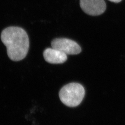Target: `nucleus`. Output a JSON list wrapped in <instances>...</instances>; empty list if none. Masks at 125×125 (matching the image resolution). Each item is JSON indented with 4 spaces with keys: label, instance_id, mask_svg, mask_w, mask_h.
Segmentation results:
<instances>
[{
    "label": "nucleus",
    "instance_id": "nucleus-1",
    "mask_svg": "<svg viewBox=\"0 0 125 125\" xmlns=\"http://www.w3.org/2000/svg\"><path fill=\"white\" fill-rule=\"evenodd\" d=\"M1 40L7 47L9 58L19 61L26 58L29 47V40L26 31L17 27H9L1 34Z\"/></svg>",
    "mask_w": 125,
    "mask_h": 125
},
{
    "label": "nucleus",
    "instance_id": "nucleus-2",
    "mask_svg": "<svg viewBox=\"0 0 125 125\" xmlns=\"http://www.w3.org/2000/svg\"><path fill=\"white\" fill-rule=\"evenodd\" d=\"M83 86L76 83H72L63 86L59 92L61 102L69 107H76L80 105L85 95Z\"/></svg>",
    "mask_w": 125,
    "mask_h": 125
},
{
    "label": "nucleus",
    "instance_id": "nucleus-3",
    "mask_svg": "<svg viewBox=\"0 0 125 125\" xmlns=\"http://www.w3.org/2000/svg\"><path fill=\"white\" fill-rule=\"evenodd\" d=\"M53 48L66 55H77L80 53L82 49L76 42L66 38H58L54 40L51 43Z\"/></svg>",
    "mask_w": 125,
    "mask_h": 125
},
{
    "label": "nucleus",
    "instance_id": "nucleus-4",
    "mask_svg": "<svg viewBox=\"0 0 125 125\" xmlns=\"http://www.w3.org/2000/svg\"><path fill=\"white\" fill-rule=\"evenodd\" d=\"M80 5L85 13L91 16L101 15L106 9L104 0H80Z\"/></svg>",
    "mask_w": 125,
    "mask_h": 125
},
{
    "label": "nucleus",
    "instance_id": "nucleus-5",
    "mask_svg": "<svg viewBox=\"0 0 125 125\" xmlns=\"http://www.w3.org/2000/svg\"><path fill=\"white\" fill-rule=\"evenodd\" d=\"M43 56L47 62L52 64H60L66 61L67 56L58 50L48 48L45 50Z\"/></svg>",
    "mask_w": 125,
    "mask_h": 125
},
{
    "label": "nucleus",
    "instance_id": "nucleus-6",
    "mask_svg": "<svg viewBox=\"0 0 125 125\" xmlns=\"http://www.w3.org/2000/svg\"><path fill=\"white\" fill-rule=\"evenodd\" d=\"M111 2H113L115 3H119L120 2H121L122 0H108Z\"/></svg>",
    "mask_w": 125,
    "mask_h": 125
}]
</instances>
